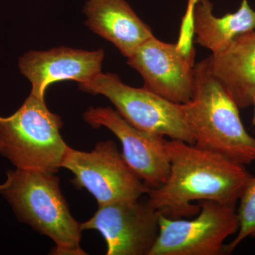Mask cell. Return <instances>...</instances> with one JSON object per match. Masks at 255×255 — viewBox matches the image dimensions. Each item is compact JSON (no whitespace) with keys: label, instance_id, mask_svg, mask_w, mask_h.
Segmentation results:
<instances>
[{"label":"cell","instance_id":"obj_1","mask_svg":"<svg viewBox=\"0 0 255 255\" xmlns=\"http://www.w3.org/2000/svg\"><path fill=\"white\" fill-rule=\"evenodd\" d=\"M170 162L169 177L150 189L147 202L170 219L199 214L195 201H213L236 206L252 174L245 164L226 156L177 140H167Z\"/></svg>","mask_w":255,"mask_h":255},{"label":"cell","instance_id":"obj_2","mask_svg":"<svg viewBox=\"0 0 255 255\" xmlns=\"http://www.w3.org/2000/svg\"><path fill=\"white\" fill-rule=\"evenodd\" d=\"M194 70L192 98L181 105L194 145L245 165L255 162V138L245 128L239 107L213 75L209 58Z\"/></svg>","mask_w":255,"mask_h":255},{"label":"cell","instance_id":"obj_3","mask_svg":"<svg viewBox=\"0 0 255 255\" xmlns=\"http://www.w3.org/2000/svg\"><path fill=\"white\" fill-rule=\"evenodd\" d=\"M54 174L17 169L6 172L0 194L21 222L55 243L51 254L85 255L80 247L81 223L71 215Z\"/></svg>","mask_w":255,"mask_h":255},{"label":"cell","instance_id":"obj_4","mask_svg":"<svg viewBox=\"0 0 255 255\" xmlns=\"http://www.w3.org/2000/svg\"><path fill=\"white\" fill-rule=\"evenodd\" d=\"M61 117L30 94L12 115L0 116V154L17 169L57 173L69 146L60 135Z\"/></svg>","mask_w":255,"mask_h":255},{"label":"cell","instance_id":"obj_5","mask_svg":"<svg viewBox=\"0 0 255 255\" xmlns=\"http://www.w3.org/2000/svg\"><path fill=\"white\" fill-rule=\"evenodd\" d=\"M79 88L92 95L105 96L120 115L139 130L195 144L182 105L145 87H130L118 75L100 73L89 81L79 83Z\"/></svg>","mask_w":255,"mask_h":255},{"label":"cell","instance_id":"obj_6","mask_svg":"<svg viewBox=\"0 0 255 255\" xmlns=\"http://www.w3.org/2000/svg\"><path fill=\"white\" fill-rule=\"evenodd\" d=\"M62 167L73 174V185L87 189L99 206L139 199L151 189L128 167L113 140L99 142L90 152L68 147Z\"/></svg>","mask_w":255,"mask_h":255},{"label":"cell","instance_id":"obj_7","mask_svg":"<svg viewBox=\"0 0 255 255\" xmlns=\"http://www.w3.org/2000/svg\"><path fill=\"white\" fill-rule=\"evenodd\" d=\"M195 219H170L159 214V235L149 255H221L224 242L238 232L235 206L201 201Z\"/></svg>","mask_w":255,"mask_h":255},{"label":"cell","instance_id":"obj_8","mask_svg":"<svg viewBox=\"0 0 255 255\" xmlns=\"http://www.w3.org/2000/svg\"><path fill=\"white\" fill-rule=\"evenodd\" d=\"M159 219V213L147 201L132 199L99 206L80 227L102 234L107 255H149L158 237Z\"/></svg>","mask_w":255,"mask_h":255},{"label":"cell","instance_id":"obj_9","mask_svg":"<svg viewBox=\"0 0 255 255\" xmlns=\"http://www.w3.org/2000/svg\"><path fill=\"white\" fill-rule=\"evenodd\" d=\"M194 58L193 47L164 43L152 36L128 58V64L140 74L143 87L183 105L194 94Z\"/></svg>","mask_w":255,"mask_h":255},{"label":"cell","instance_id":"obj_10","mask_svg":"<svg viewBox=\"0 0 255 255\" xmlns=\"http://www.w3.org/2000/svg\"><path fill=\"white\" fill-rule=\"evenodd\" d=\"M84 120L94 128L105 127L122 142L124 160L137 177L155 189L169 177L170 162L163 135L139 130L111 107H90Z\"/></svg>","mask_w":255,"mask_h":255},{"label":"cell","instance_id":"obj_11","mask_svg":"<svg viewBox=\"0 0 255 255\" xmlns=\"http://www.w3.org/2000/svg\"><path fill=\"white\" fill-rule=\"evenodd\" d=\"M104 50L94 51L58 47L28 52L19 58L20 71L31 83V95L45 100L51 84L65 80L89 81L102 73Z\"/></svg>","mask_w":255,"mask_h":255},{"label":"cell","instance_id":"obj_12","mask_svg":"<svg viewBox=\"0 0 255 255\" xmlns=\"http://www.w3.org/2000/svg\"><path fill=\"white\" fill-rule=\"evenodd\" d=\"M84 13L87 16L85 25L111 42L127 58L153 36L148 25L126 0H88Z\"/></svg>","mask_w":255,"mask_h":255},{"label":"cell","instance_id":"obj_13","mask_svg":"<svg viewBox=\"0 0 255 255\" xmlns=\"http://www.w3.org/2000/svg\"><path fill=\"white\" fill-rule=\"evenodd\" d=\"M216 80L239 109L255 98V30L235 38L226 49L209 58Z\"/></svg>","mask_w":255,"mask_h":255},{"label":"cell","instance_id":"obj_14","mask_svg":"<svg viewBox=\"0 0 255 255\" xmlns=\"http://www.w3.org/2000/svg\"><path fill=\"white\" fill-rule=\"evenodd\" d=\"M210 0H194L191 21L196 43L218 54L227 48L235 38L255 30V11L248 0H242L237 11L217 17Z\"/></svg>","mask_w":255,"mask_h":255},{"label":"cell","instance_id":"obj_15","mask_svg":"<svg viewBox=\"0 0 255 255\" xmlns=\"http://www.w3.org/2000/svg\"><path fill=\"white\" fill-rule=\"evenodd\" d=\"M239 201L238 234L232 242L225 246V254L232 253L247 238L255 237V177H252L247 184Z\"/></svg>","mask_w":255,"mask_h":255},{"label":"cell","instance_id":"obj_16","mask_svg":"<svg viewBox=\"0 0 255 255\" xmlns=\"http://www.w3.org/2000/svg\"><path fill=\"white\" fill-rule=\"evenodd\" d=\"M253 107H254V117H253V124H254L255 127V98L254 99V101H253Z\"/></svg>","mask_w":255,"mask_h":255}]
</instances>
